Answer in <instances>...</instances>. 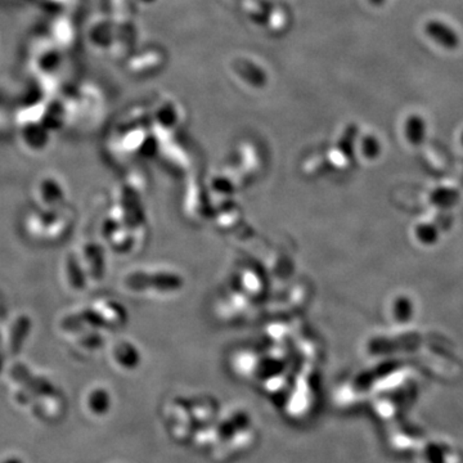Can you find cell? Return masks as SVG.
<instances>
[{"instance_id": "obj_1", "label": "cell", "mask_w": 463, "mask_h": 463, "mask_svg": "<svg viewBox=\"0 0 463 463\" xmlns=\"http://www.w3.org/2000/svg\"><path fill=\"white\" fill-rule=\"evenodd\" d=\"M426 34L434 40L437 44L445 49H456L459 46V36L456 31L440 21H430L426 27Z\"/></svg>"}, {"instance_id": "obj_2", "label": "cell", "mask_w": 463, "mask_h": 463, "mask_svg": "<svg viewBox=\"0 0 463 463\" xmlns=\"http://www.w3.org/2000/svg\"><path fill=\"white\" fill-rule=\"evenodd\" d=\"M429 200H430L432 206H435L442 211H448V210L456 208L457 205L459 203L461 193L453 187L442 185V187H437L435 190H431Z\"/></svg>"}, {"instance_id": "obj_3", "label": "cell", "mask_w": 463, "mask_h": 463, "mask_svg": "<svg viewBox=\"0 0 463 463\" xmlns=\"http://www.w3.org/2000/svg\"><path fill=\"white\" fill-rule=\"evenodd\" d=\"M442 228L434 222L418 223L413 230L416 241L424 248H432L440 242L442 238Z\"/></svg>"}, {"instance_id": "obj_4", "label": "cell", "mask_w": 463, "mask_h": 463, "mask_svg": "<svg viewBox=\"0 0 463 463\" xmlns=\"http://www.w3.org/2000/svg\"><path fill=\"white\" fill-rule=\"evenodd\" d=\"M405 139L411 146H421L427 136V125L422 116L411 115L405 126Z\"/></svg>"}, {"instance_id": "obj_5", "label": "cell", "mask_w": 463, "mask_h": 463, "mask_svg": "<svg viewBox=\"0 0 463 463\" xmlns=\"http://www.w3.org/2000/svg\"><path fill=\"white\" fill-rule=\"evenodd\" d=\"M416 315V304L408 295H399L392 302V317L400 325H407Z\"/></svg>"}, {"instance_id": "obj_6", "label": "cell", "mask_w": 463, "mask_h": 463, "mask_svg": "<svg viewBox=\"0 0 463 463\" xmlns=\"http://www.w3.org/2000/svg\"><path fill=\"white\" fill-rule=\"evenodd\" d=\"M380 150H381V146L376 138H365V142H363V152H365V157L373 160V158L379 157Z\"/></svg>"}, {"instance_id": "obj_7", "label": "cell", "mask_w": 463, "mask_h": 463, "mask_svg": "<svg viewBox=\"0 0 463 463\" xmlns=\"http://www.w3.org/2000/svg\"><path fill=\"white\" fill-rule=\"evenodd\" d=\"M372 4H375V6H380V4H382L385 0H370Z\"/></svg>"}, {"instance_id": "obj_8", "label": "cell", "mask_w": 463, "mask_h": 463, "mask_svg": "<svg viewBox=\"0 0 463 463\" xmlns=\"http://www.w3.org/2000/svg\"><path fill=\"white\" fill-rule=\"evenodd\" d=\"M459 143H461V146L463 147V131L462 133H461V136H459Z\"/></svg>"}]
</instances>
